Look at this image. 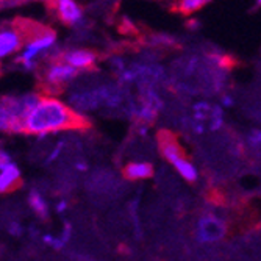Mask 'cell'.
I'll return each mask as SVG.
<instances>
[{
	"label": "cell",
	"mask_w": 261,
	"mask_h": 261,
	"mask_svg": "<svg viewBox=\"0 0 261 261\" xmlns=\"http://www.w3.org/2000/svg\"><path fill=\"white\" fill-rule=\"evenodd\" d=\"M57 19L67 27H80L85 23V8L75 0H57L52 4Z\"/></svg>",
	"instance_id": "obj_7"
},
{
	"label": "cell",
	"mask_w": 261,
	"mask_h": 261,
	"mask_svg": "<svg viewBox=\"0 0 261 261\" xmlns=\"http://www.w3.org/2000/svg\"><path fill=\"white\" fill-rule=\"evenodd\" d=\"M61 152H63V142H60V144H57V146L54 147V150L49 153V156H47V161H49V163H54V161H57V160L60 158Z\"/></svg>",
	"instance_id": "obj_21"
},
{
	"label": "cell",
	"mask_w": 261,
	"mask_h": 261,
	"mask_svg": "<svg viewBox=\"0 0 261 261\" xmlns=\"http://www.w3.org/2000/svg\"><path fill=\"white\" fill-rule=\"evenodd\" d=\"M58 58L66 64H69L70 67L79 70V72H82V70H91L99 61L96 52L91 49H82V47H70V49H64V50L60 49Z\"/></svg>",
	"instance_id": "obj_8"
},
{
	"label": "cell",
	"mask_w": 261,
	"mask_h": 261,
	"mask_svg": "<svg viewBox=\"0 0 261 261\" xmlns=\"http://www.w3.org/2000/svg\"><path fill=\"white\" fill-rule=\"evenodd\" d=\"M10 231H11L14 236H19V234L22 233V225H20V224H17V222H13V224H11Z\"/></svg>",
	"instance_id": "obj_24"
},
{
	"label": "cell",
	"mask_w": 261,
	"mask_h": 261,
	"mask_svg": "<svg viewBox=\"0 0 261 261\" xmlns=\"http://www.w3.org/2000/svg\"><path fill=\"white\" fill-rule=\"evenodd\" d=\"M27 202H29V206L32 208V211L39 219H47L50 216L49 202H47L44 194L41 191H38V189H32V191L29 193Z\"/></svg>",
	"instance_id": "obj_13"
},
{
	"label": "cell",
	"mask_w": 261,
	"mask_h": 261,
	"mask_svg": "<svg viewBox=\"0 0 261 261\" xmlns=\"http://www.w3.org/2000/svg\"><path fill=\"white\" fill-rule=\"evenodd\" d=\"M58 36L50 29H36L30 32L22 50L16 57L17 66L25 70V72H33L39 67V61L42 58L52 60L58 52Z\"/></svg>",
	"instance_id": "obj_3"
},
{
	"label": "cell",
	"mask_w": 261,
	"mask_h": 261,
	"mask_svg": "<svg viewBox=\"0 0 261 261\" xmlns=\"http://www.w3.org/2000/svg\"><path fill=\"white\" fill-rule=\"evenodd\" d=\"M174 169L177 171V174L183 178V180H186L188 183H197V180H199V172H197V169H196V166L189 161L188 158H183V160H180V161H177L175 164H174Z\"/></svg>",
	"instance_id": "obj_14"
},
{
	"label": "cell",
	"mask_w": 261,
	"mask_h": 261,
	"mask_svg": "<svg viewBox=\"0 0 261 261\" xmlns=\"http://www.w3.org/2000/svg\"><path fill=\"white\" fill-rule=\"evenodd\" d=\"M247 141H249V146L252 149H259L261 147V130H250L247 135Z\"/></svg>",
	"instance_id": "obj_19"
},
{
	"label": "cell",
	"mask_w": 261,
	"mask_h": 261,
	"mask_svg": "<svg viewBox=\"0 0 261 261\" xmlns=\"http://www.w3.org/2000/svg\"><path fill=\"white\" fill-rule=\"evenodd\" d=\"M210 5L208 0H180V2L172 4V11L183 14V16H189L199 10H202L203 7Z\"/></svg>",
	"instance_id": "obj_15"
},
{
	"label": "cell",
	"mask_w": 261,
	"mask_h": 261,
	"mask_svg": "<svg viewBox=\"0 0 261 261\" xmlns=\"http://www.w3.org/2000/svg\"><path fill=\"white\" fill-rule=\"evenodd\" d=\"M39 97L41 94L35 91L0 97V133L25 135L23 121L30 110L38 103Z\"/></svg>",
	"instance_id": "obj_2"
},
{
	"label": "cell",
	"mask_w": 261,
	"mask_h": 261,
	"mask_svg": "<svg viewBox=\"0 0 261 261\" xmlns=\"http://www.w3.org/2000/svg\"><path fill=\"white\" fill-rule=\"evenodd\" d=\"M75 169H79L80 172H85L88 169V164L86 163H75Z\"/></svg>",
	"instance_id": "obj_26"
},
{
	"label": "cell",
	"mask_w": 261,
	"mask_h": 261,
	"mask_svg": "<svg viewBox=\"0 0 261 261\" xmlns=\"http://www.w3.org/2000/svg\"><path fill=\"white\" fill-rule=\"evenodd\" d=\"M152 44L155 47H166V49H175V47H180L177 38H174L171 35H163V33L153 35L152 36Z\"/></svg>",
	"instance_id": "obj_17"
},
{
	"label": "cell",
	"mask_w": 261,
	"mask_h": 261,
	"mask_svg": "<svg viewBox=\"0 0 261 261\" xmlns=\"http://www.w3.org/2000/svg\"><path fill=\"white\" fill-rule=\"evenodd\" d=\"M22 171L16 163L8 164L7 168L0 169V196L8 194L20 185Z\"/></svg>",
	"instance_id": "obj_11"
},
{
	"label": "cell",
	"mask_w": 261,
	"mask_h": 261,
	"mask_svg": "<svg viewBox=\"0 0 261 261\" xmlns=\"http://www.w3.org/2000/svg\"><path fill=\"white\" fill-rule=\"evenodd\" d=\"M227 224L215 213H203L197 221L196 238L199 243H218L225 238Z\"/></svg>",
	"instance_id": "obj_6"
},
{
	"label": "cell",
	"mask_w": 261,
	"mask_h": 261,
	"mask_svg": "<svg viewBox=\"0 0 261 261\" xmlns=\"http://www.w3.org/2000/svg\"><path fill=\"white\" fill-rule=\"evenodd\" d=\"M23 125H25V135L45 138L67 130L83 128L86 127V121L63 99L41 94L38 103L27 114Z\"/></svg>",
	"instance_id": "obj_1"
},
{
	"label": "cell",
	"mask_w": 261,
	"mask_h": 261,
	"mask_svg": "<svg viewBox=\"0 0 261 261\" xmlns=\"http://www.w3.org/2000/svg\"><path fill=\"white\" fill-rule=\"evenodd\" d=\"M221 103H222L224 107L230 108V107H233V105H234V100H233V97H231V96H228V94H224V96L221 97Z\"/></svg>",
	"instance_id": "obj_23"
},
{
	"label": "cell",
	"mask_w": 261,
	"mask_h": 261,
	"mask_svg": "<svg viewBox=\"0 0 261 261\" xmlns=\"http://www.w3.org/2000/svg\"><path fill=\"white\" fill-rule=\"evenodd\" d=\"M67 200H64V199H60L57 203H55V211L58 213V215H63V213H66L67 211Z\"/></svg>",
	"instance_id": "obj_22"
},
{
	"label": "cell",
	"mask_w": 261,
	"mask_h": 261,
	"mask_svg": "<svg viewBox=\"0 0 261 261\" xmlns=\"http://www.w3.org/2000/svg\"><path fill=\"white\" fill-rule=\"evenodd\" d=\"M224 125V111L221 107L215 105L211 110V116H210V121H208V127L211 132H218L221 130Z\"/></svg>",
	"instance_id": "obj_18"
},
{
	"label": "cell",
	"mask_w": 261,
	"mask_h": 261,
	"mask_svg": "<svg viewBox=\"0 0 261 261\" xmlns=\"http://www.w3.org/2000/svg\"><path fill=\"white\" fill-rule=\"evenodd\" d=\"M124 177L128 181H142L153 177V164L149 161H130L122 169Z\"/></svg>",
	"instance_id": "obj_10"
},
{
	"label": "cell",
	"mask_w": 261,
	"mask_h": 261,
	"mask_svg": "<svg viewBox=\"0 0 261 261\" xmlns=\"http://www.w3.org/2000/svg\"><path fill=\"white\" fill-rule=\"evenodd\" d=\"M186 27H188V29H191V30H197V29H200V22H199V20H189V22L186 23Z\"/></svg>",
	"instance_id": "obj_25"
},
{
	"label": "cell",
	"mask_w": 261,
	"mask_h": 261,
	"mask_svg": "<svg viewBox=\"0 0 261 261\" xmlns=\"http://www.w3.org/2000/svg\"><path fill=\"white\" fill-rule=\"evenodd\" d=\"M11 163H14V161H13V156L10 155V152L5 150L4 147H0V169L7 168V166Z\"/></svg>",
	"instance_id": "obj_20"
},
{
	"label": "cell",
	"mask_w": 261,
	"mask_h": 261,
	"mask_svg": "<svg viewBox=\"0 0 261 261\" xmlns=\"http://www.w3.org/2000/svg\"><path fill=\"white\" fill-rule=\"evenodd\" d=\"M79 74H80L79 70L70 67L60 58L49 60L42 67V72H41L42 86L45 89H49V92H47L49 96H54L52 92H58L69 83L75 82Z\"/></svg>",
	"instance_id": "obj_4"
},
{
	"label": "cell",
	"mask_w": 261,
	"mask_h": 261,
	"mask_svg": "<svg viewBox=\"0 0 261 261\" xmlns=\"http://www.w3.org/2000/svg\"><path fill=\"white\" fill-rule=\"evenodd\" d=\"M70 238H72V225H70L69 222H64L61 231L58 234H50V233H45L42 236V243L45 246H49L55 250H60V249H64L66 244L70 241Z\"/></svg>",
	"instance_id": "obj_12"
},
{
	"label": "cell",
	"mask_w": 261,
	"mask_h": 261,
	"mask_svg": "<svg viewBox=\"0 0 261 261\" xmlns=\"http://www.w3.org/2000/svg\"><path fill=\"white\" fill-rule=\"evenodd\" d=\"M211 110L213 107L206 102H197L193 107V121H197L200 124H205L210 121V116H211Z\"/></svg>",
	"instance_id": "obj_16"
},
{
	"label": "cell",
	"mask_w": 261,
	"mask_h": 261,
	"mask_svg": "<svg viewBox=\"0 0 261 261\" xmlns=\"http://www.w3.org/2000/svg\"><path fill=\"white\" fill-rule=\"evenodd\" d=\"M29 35L30 32L25 30V27H22L20 23L0 27V61L13 55L17 57Z\"/></svg>",
	"instance_id": "obj_5"
},
{
	"label": "cell",
	"mask_w": 261,
	"mask_h": 261,
	"mask_svg": "<svg viewBox=\"0 0 261 261\" xmlns=\"http://www.w3.org/2000/svg\"><path fill=\"white\" fill-rule=\"evenodd\" d=\"M158 147H160V153L163 155V158L168 163H171L172 166L177 161L186 158V153L178 142L177 136L171 133L169 130H161L158 133Z\"/></svg>",
	"instance_id": "obj_9"
}]
</instances>
